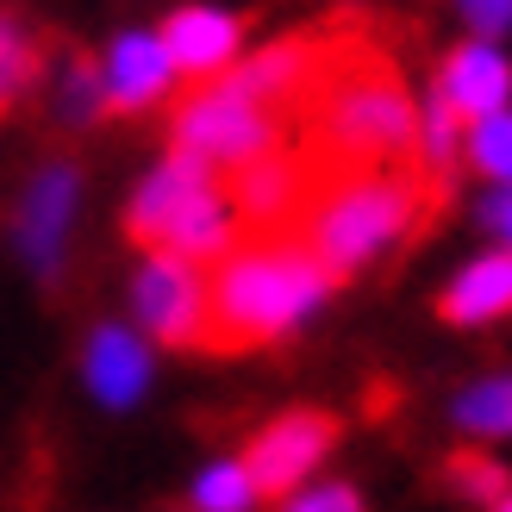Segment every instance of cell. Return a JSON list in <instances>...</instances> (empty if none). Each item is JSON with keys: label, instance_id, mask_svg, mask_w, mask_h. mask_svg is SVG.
<instances>
[{"label": "cell", "instance_id": "12", "mask_svg": "<svg viewBox=\"0 0 512 512\" xmlns=\"http://www.w3.org/2000/svg\"><path fill=\"white\" fill-rule=\"evenodd\" d=\"M88 388L100 406H132L150 388V350L132 338L125 325H100L88 338Z\"/></svg>", "mask_w": 512, "mask_h": 512}, {"label": "cell", "instance_id": "6", "mask_svg": "<svg viewBox=\"0 0 512 512\" xmlns=\"http://www.w3.org/2000/svg\"><path fill=\"white\" fill-rule=\"evenodd\" d=\"M132 306H138V325L157 344L194 350L200 344V319H207V269L188 263V256L150 250V263L132 281Z\"/></svg>", "mask_w": 512, "mask_h": 512}, {"label": "cell", "instance_id": "18", "mask_svg": "<svg viewBox=\"0 0 512 512\" xmlns=\"http://www.w3.org/2000/svg\"><path fill=\"white\" fill-rule=\"evenodd\" d=\"M63 113H69V119H94V113H107V88H100V69H94L88 57H75V63H69Z\"/></svg>", "mask_w": 512, "mask_h": 512}, {"label": "cell", "instance_id": "8", "mask_svg": "<svg viewBox=\"0 0 512 512\" xmlns=\"http://www.w3.org/2000/svg\"><path fill=\"white\" fill-rule=\"evenodd\" d=\"M169 82H175L169 50H163V38H150V32H125L107 50V63H100L107 113H144V107H157V100L169 94Z\"/></svg>", "mask_w": 512, "mask_h": 512}, {"label": "cell", "instance_id": "13", "mask_svg": "<svg viewBox=\"0 0 512 512\" xmlns=\"http://www.w3.org/2000/svg\"><path fill=\"white\" fill-rule=\"evenodd\" d=\"M38 69H44V38H32L13 13H0V113L38 82Z\"/></svg>", "mask_w": 512, "mask_h": 512}, {"label": "cell", "instance_id": "9", "mask_svg": "<svg viewBox=\"0 0 512 512\" xmlns=\"http://www.w3.org/2000/svg\"><path fill=\"white\" fill-rule=\"evenodd\" d=\"M69 213H75V169L57 163V169H44V175H38L32 194H25V207H19V256H25V263H32L44 281L57 275Z\"/></svg>", "mask_w": 512, "mask_h": 512}, {"label": "cell", "instance_id": "11", "mask_svg": "<svg viewBox=\"0 0 512 512\" xmlns=\"http://www.w3.org/2000/svg\"><path fill=\"white\" fill-rule=\"evenodd\" d=\"M512 313V244L475 256V263L438 294V319L444 325H488Z\"/></svg>", "mask_w": 512, "mask_h": 512}, {"label": "cell", "instance_id": "16", "mask_svg": "<svg viewBox=\"0 0 512 512\" xmlns=\"http://www.w3.org/2000/svg\"><path fill=\"white\" fill-rule=\"evenodd\" d=\"M456 419L469 431H481V438H506L512 431V381H481V388H469L456 400Z\"/></svg>", "mask_w": 512, "mask_h": 512}, {"label": "cell", "instance_id": "15", "mask_svg": "<svg viewBox=\"0 0 512 512\" xmlns=\"http://www.w3.org/2000/svg\"><path fill=\"white\" fill-rule=\"evenodd\" d=\"M463 157H469L475 175H488V182H512V113H506V107L469 125Z\"/></svg>", "mask_w": 512, "mask_h": 512}, {"label": "cell", "instance_id": "21", "mask_svg": "<svg viewBox=\"0 0 512 512\" xmlns=\"http://www.w3.org/2000/svg\"><path fill=\"white\" fill-rule=\"evenodd\" d=\"M481 219H488V232H494L500 244H512V182H500V194L481 207Z\"/></svg>", "mask_w": 512, "mask_h": 512}, {"label": "cell", "instance_id": "19", "mask_svg": "<svg viewBox=\"0 0 512 512\" xmlns=\"http://www.w3.org/2000/svg\"><path fill=\"white\" fill-rule=\"evenodd\" d=\"M281 512H369V506L350 481H319V488H294L281 500Z\"/></svg>", "mask_w": 512, "mask_h": 512}, {"label": "cell", "instance_id": "17", "mask_svg": "<svg viewBox=\"0 0 512 512\" xmlns=\"http://www.w3.org/2000/svg\"><path fill=\"white\" fill-rule=\"evenodd\" d=\"M250 506H256V488L244 463H213L194 481V512H250Z\"/></svg>", "mask_w": 512, "mask_h": 512}, {"label": "cell", "instance_id": "10", "mask_svg": "<svg viewBox=\"0 0 512 512\" xmlns=\"http://www.w3.org/2000/svg\"><path fill=\"white\" fill-rule=\"evenodd\" d=\"M438 94H444L450 107L475 125V119L500 113L506 100H512V69H506V57H500L488 38L456 44L450 57H444V69H438Z\"/></svg>", "mask_w": 512, "mask_h": 512}, {"label": "cell", "instance_id": "22", "mask_svg": "<svg viewBox=\"0 0 512 512\" xmlns=\"http://www.w3.org/2000/svg\"><path fill=\"white\" fill-rule=\"evenodd\" d=\"M494 512H512V494H506V500H494Z\"/></svg>", "mask_w": 512, "mask_h": 512}, {"label": "cell", "instance_id": "20", "mask_svg": "<svg viewBox=\"0 0 512 512\" xmlns=\"http://www.w3.org/2000/svg\"><path fill=\"white\" fill-rule=\"evenodd\" d=\"M463 19L475 25L481 38H500L512 25V0H463Z\"/></svg>", "mask_w": 512, "mask_h": 512}, {"label": "cell", "instance_id": "7", "mask_svg": "<svg viewBox=\"0 0 512 512\" xmlns=\"http://www.w3.org/2000/svg\"><path fill=\"white\" fill-rule=\"evenodd\" d=\"M163 50H169V69L188 75V82H207V75H225L238 63V44H244V25L232 13H213V7H182L163 19Z\"/></svg>", "mask_w": 512, "mask_h": 512}, {"label": "cell", "instance_id": "14", "mask_svg": "<svg viewBox=\"0 0 512 512\" xmlns=\"http://www.w3.org/2000/svg\"><path fill=\"white\" fill-rule=\"evenodd\" d=\"M444 488L475 500V506H494V500L512 494V475L494 463L488 450H456V456H444Z\"/></svg>", "mask_w": 512, "mask_h": 512}, {"label": "cell", "instance_id": "1", "mask_svg": "<svg viewBox=\"0 0 512 512\" xmlns=\"http://www.w3.org/2000/svg\"><path fill=\"white\" fill-rule=\"evenodd\" d=\"M288 138L306 157V182L344 169L419 163V107L400 75L388 25L356 13L319 25L313 75H306V94L288 119Z\"/></svg>", "mask_w": 512, "mask_h": 512}, {"label": "cell", "instance_id": "5", "mask_svg": "<svg viewBox=\"0 0 512 512\" xmlns=\"http://www.w3.org/2000/svg\"><path fill=\"white\" fill-rule=\"evenodd\" d=\"M331 450H338V419L319 413V406H294L244 444V475L256 500H288Z\"/></svg>", "mask_w": 512, "mask_h": 512}, {"label": "cell", "instance_id": "2", "mask_svg": "<svg viewBox=\"0 0 512 512\" xmlns=\"http://www.w3.org/2000/svg\"><path fill=\"white\" fill-rule=\"evenodd\" d=\"M444 207H450V175L425 163L344 169V175L306 182V207L294 219V232L331 269V281H344L356 269H369L381 250L425 238Z\"/></svg>", "mask_w": 512, "mask_h": 512}, {"label": "cell", "instance_id": "3", "mask_svg": "<svg viewBox=\"0 0 512 512\" xmlns=\"http://www.w3.org/2000/svg\"><path fill=\"white\" fill-rule=\"evenodd\" d=\"M338 288L331 269L306 250L300 232L238 238L225 256L207 263V319L200 344L207 356H244L256 344H275Z\"/></svg>", "mask_w": 512, "mask_h": 512}, {"label": "cell", "instance_id": "4", "mask_svg": "<svg viewBox=\"0 0 512 512\" xmlns=\"http://www.w3.org/2000/svg\"><path fill=\"white\" fill-rule=\"evenodd\" d=\"M275 144H288V125H281V113L269 100H256V88L238 69L194 82L182 94V107H175V119H169V150L175 157H194L213 175H232Z\"/></svg>", "mask_w": 512, "mask_h": 512}]
</instances>
